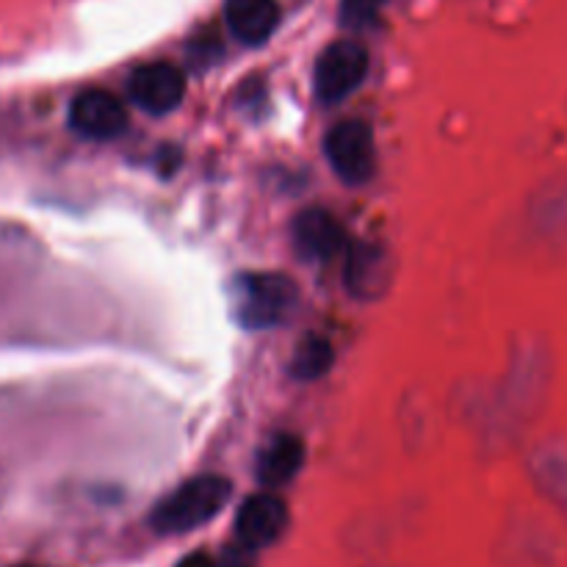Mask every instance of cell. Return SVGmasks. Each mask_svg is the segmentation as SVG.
<instances>
[{"instance_id":"1","label":"cell","mask_w":567,"mask_h":567,"mask_svg":"<svg viewBox=\"0 0 567 567\" xmlns=\"http://www.w3.org/2000/svg\"><path fill=\"white\" fill-rule=\"evenodd\" d=\"M227 502H230V482L225 476H197L169 493L155 507L150 524L161 535H183L216 518Z\"/></svg>"},{"instance_id":"2","label":"cell","mask_w":567,"mask_h":567,"mask_svg":"<svg viewBox=\"0 0 567 567\" xmlns=\"http://www.w3.org/2000/svg\"><path fill=\"white\" fill-rule=\"evenodd\" d=\"M293 308H297V288L288 277L258 271L236 280V313L247 330H269L286 321Z\"/></svg>"},{"instance_id":"3","label":"cell","mask_w":567,"mask_h":567,"mask_svg":"<svg viewBox=\"0 0 567 567\" xmlns=\"http://www.w3.org/2000/svg\"><path fill=\"white\" fill-rule=\"evenodd\" d=\"M365 75H369V50L349 39L332 42L316 61V94L324 103H341L365 81Z\"/></svg>"},{"instance_id":"4","label":"cell","mask_w":567,"mask_h":567,"mask_svg":"<svg viewBox=\"0 0 567 567\" xmlns=\"http://www.w3.org/2000/svg\"><path fill=\"white\" fill-rule=\"evenodd\" d=\"M324 150L336 175L343 183H349V186H360V183L371 181V175H374V133H371L365 122H338L330 131V136H327Z\"/></svg>"},{"instance_id":"5","label":"cell","mask_w":567,"mask_h":567,"mask_svg":"<svg viewBox=\"0 0 567 567\" xmlns=\"http://www.w3.org/2000/svg\"><path fill=\"white\" fill-rule=\"evenodd\" d=\"M127 92H131L133 103L147 114H169L181 105L183 94H186V75L175 64L155 61V64L133 70Z\"/></svg>"},{"instance_id":"6","label":"cell","mask_w":567,"mask_h":567,"mask_svg":"<svg viewBox=\"0 0 567 567\" xmlns=\"http://www.w3.org/2000/svg\"><path fill=\"white\" fill-rule=\"evenodd\" d=\"M70 125L81 136L97 138V142L116 138L127 125L125 103L105 89H89L72 100Z\"/></svg>"},{"instance_id":"7","label":"cell","mask_w":567,"mask_h":567,"mask_svg":"<svg viewBox=\"0 0 567 567\" xmlns=\"http://www.w3.org/2000/svg\"><path fill=\"white\" fill-rule=\"evenodd\" d=\"M286 524L288 509L286 504H282V498L271 496V493L249 496L236 518L238 543H241L244 548H249V551H258V548L271 546V543L282 535Z\"/></svg>"},{"instance_id":"8","label":"cell","mask_w":567,"mask_h":567,"mask_svg":"<svg viewBox=\"0 0 567 567\" xmlns=\"http://www.w3.org/2000/svg\"><path fill=\"white\" fill-rule=\"evenodd\" d=\"M293 247L308 260H332L347 249V233L330 210L310 208L293 221Z\"/></svg>"},{"instance_id":"9","label":"cell","mask_w":567,"mask_h":567,"mask_svg":"<svg viewBox=\"0 0 567 567\" xmlns=\"http://www.w3.org/2000/svg\"><path fill=\"white\" fill-rule=\"evenodd\" d=\"M225 20L238 42L255 48L277 31L280 6H277V0H227Z\"/></svg>"},{"instance_id":"10","label":"cell","mask_w":567,"mask_h":567,"mask_svg":"<svg viewBox=\"0 0 567 567\" xmlns=\"http://www.w3.org/2000/svg\"><path fill=\"white\" fill-rule=\"evenodd\" d=\"M305 460V446L299 437L293 435H280L264 449L258 460V480L266 487H280L288 480L297 476V471L302 468Z\"/></svg>"},{"instance_id":"11","label":"cell","mask_w":567,"mask_h":567,"mask_svg":"<svg viewBox=\"0 0 567 567\" xmlns=\"http://www.w3.org/2000/svg\"><path fill=\"white\" fill-rule=\"evenodd\" d=\"M388 277V264L374 252L371 247H360L349 255V269H347V282L358 297L371 299L377 293V288H382Z\"/></svg>"},{"instance_id":"12","label":"cell","mask_w":567,"mask_h":567,"mask_svg":"<svg viewBox=\"0 0 567 567\" xmlns=\"http://www.w3.org/2000/svg\"><path fill=\"white\" fill-rule=\"evenodd\" d=\"M332 365V347L330 341L319 336L305 338L302 343L297 347L291 360V374L297 380H316V377L324 374L327 369Z\"/></svg>"},{"instance_id":"13","label":"cell","mask_w":567,"mask_h":567,"mask_svg":"<svg viewBox=\"0 0 567 567\" xmlns=\"http://www.w3.org/2000/svg\"><path fill=\"white\" fill-rule=\"evenodd\" d=\"M385 0H341V22L352 31L374 25Z\"/></svg>"},{"instance_id":"14","label":"cell","mask_w":567,"mask_h":567,"mask_svg":"<svg viewBox=\"0 0 567 567\" xmlns=\"http://www.w3.org/2000/svg\"><path fill=\"white\" fill-rule=\"evenodd\" d=\"M216 567H252V551L238 543V548H227L221 559H216Z\"/></svg>"},{"instance_id":"15","label":"cell","mask_w":567,"mask_h":567,"mask_svg":"<svg viewBox=\"0 0 567 567\" xmlns=\"http://www.w3.org/2000/svg\"><path fill=\"white\" fill-rule=\"evenodd\" d=\"M177 567H216V559H210L208 554H192V557L183 559Z\"/></svg>"},{"instance_id":"16","label":"cell","mask_w":567,"mask_h":567,"mask_svg":"<svg viewBox=\"0 0 567 567\" xmlns=\"http://www.w3.org/2000/svg\"><path fill=\"white\" fill-rule=\"evenodd\" d=\"M14 567H37V565H14Z\"/></svg>"}]
</instances>
